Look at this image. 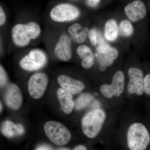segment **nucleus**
<instances>
[{"label":"nucleus","mask_w":150,"mask_h":150,"mask_svg":"<svg viewBox=\"0 0 150 150\" xmlns=\"http://www.w3.org/2000/svg\"><path fill=\"white\" fill-rule=\"evenodd\" d=\"M43 32L40 23L37 21L17 22L11 26L9 39L13 48L19 52L34 47L43 38Z\"/></svg>","instance_id":"obj_1"},{"label":"nucleus","mask_w":150,"mask_h":150,"mask_svg":"<svg viewBox=\"0 0 150 150\" xmlns=\"http://www.w3.org/2000/svg\"><path fill=\"white\" fill-rule=\"evenodd\" d=\"M46 26L43 38L50 57L59 62H69L72 58L73 42L67 33L66 26Z\"/></svg>","instance_id":"obj_2"},{"label":"nucleus","mask_w":150,"mask_h":150,"mask_svg":"<svg viewBox=\"0 0 150 150\" xmlns=\"http://www.w3.org/2000/svg\"><path fill=\"white\" fill-rule=\"evenodd\" d=\"M18 64L21 69L28 72H35L43 69L48 64L50 57L48 51L33 47L19 51Z\"/></svg>","instance_id":"obj_3"},{"label":"nucleus","mask_w":150,"mask_h":150,"mask_svg":"<svg viewBox=\"0 0 150 150\" xmlns=\"http://www.w3.org/2000/svg\"><path fill=\"white\" fill-rule=\"evenodd\" d=\"M80 11L76 6L69 3H62L54 7L50 11L49 18L51 22L48 25L65 26L77 19Z\"/></svg>","instance_id":"obj_4"},{"label":"nucleus","mask_w":150,"mask_h":150,"mask_svg":"<svg viewBox=\"0 0 150 150\" xmlns=\"http://www.w3.org/2000/svg\"><path fill=\"white\" fill-rule=\"evenodd\" d=\"M106 118V114L102 109L96 108L84 116L81 121L82 129L88 138H95L99 134Z\"/></svg>","instance_id":"obj_5"},{"label":"nucleus","mask_w":150,"mask_h":150,"mask_svg":"<svg viewBox=\"0 0 150 150\" xmlns=\"http://www.w3.org/2000/svg\"><path fill=\"white\" fill-rule=\"evenodd\" d=\"M150 142L147 129L141 123H133L127 132V142L131 150H145Z\"/></svg>","instance_id":"obj_6"},{"label":"nucleus","mask_w":150,"mask_h":150,"mask_svg":"<svg viewBox=\"0 0 150 150\" xmlns=\"http://www.w3.org/2000/svg\"><path fill=\"white\" fill-rule=\"evenodd\" d=\"M44 131L48 139L57 146L67 144L71 138L69 129L62 123L56 121L46 122L44 124Z\"/></svg>","instance_id":"obj_7"},{"label":"nucleus","mask_w":150,"mask_h":150,"mask_svg":"<svg viewBox=\"0 0 150 150\" xmlns=\"http://www.w3.org/2000/svg\"><path fill=\"white\" fill-rule=\"evenodd\" d=\"M96 57L100 64V69L104 71L106 67L112 64L117 59L118 52L117 49L104 42L100 33L98 32L97 43L96 47Z\"/></svg>","instance_id":"obj_8"},{"label":"nucleus","mask_w":150,"mask_h":150,"mask_svg":"<svg viewBox=\"0 0 150 150\" xmlns=\"http://www.w3.org/2000/svg\"><path fill=\"white\" fill-rule=\"evenodd\" d=\"M49 79L45 73L37 72L31 75L28 82L30 95L34 99L42 97L48 86Z\"/></svg>","instance_id":"obj_9"},{"label":"nucleus","mask_w":150,"mask_h":150,"mask_svg":"<svg viewBox=\"0 0 150 150\" xmlns=\"http://www.w3.org/2000/svg\"><path fill=\"white\" fill-rule=\"evenodd\" d=\"M124 88V74L123 72L119 71L113 76L111 84L103 85L100 87V91L103 96L110 98L113 96H120L123 92Z\"/></svg>","instance_id":"obj_10"},{"label":"nucleus","mask_w":150,"mask_h":150,"mask_svg":"<svg viewBox=\"0 0 150 150\" xmlns=\"http://www.w3.org/2000/svg\"><path fill=\"white\" fill-rule=\"evenodd\" d=\"M129 82L127 90L131 94L138 96L143 94L144 91V78L143 71L138 68H130L128 70Z\"/></svg>","instance_id":"obj_11"},{"label":"nucleus","mask_w":150,"mask_h":150,"mask_svg":"<svg viewBox=\"0 0 150 150\" xmlns=\"http://www.w3.org/2000/svg\"><path fill=\"white\" fill-rule=\"evenodd\" d=\"M4 99L9 107L15 110L19 109L22 103L23 98L18 87L13 83L7 85Z\"/></svg>","instance_id":"obj_12"},{"label":"nucleus","mask_w":150,"mask_h":150,"mask_svg":"<svg viewBox=\"0 0 150 150\" xmlns=\"http://www.w3.org/2000/svg\"><path fill=\"white\" fill-rule=\"evenodd\" d=\"M124 11L128 18L133 22L144 18L147 13L145 4L140 0H136L127 5L124 8Z\"/></svg>","instance_id":"obj_13"},{"label":"nucleus","mask_w":150,"mask_h":150,"mask_svg":"<svg viewBox=\"0 0 150 150\" xmlns=\"http://www.w3.org/2000/svg\"><path fill=\"white\" fill-rule=\"evenodd\" d=\"M57 82L61 88L72 94L79 93L85 87L84 83L81 81L66 75H59L57 78Z\"/></svg>","instance_id":"obj_14"},{"label":"nucleus","mask_w":150,"mask_h":150,"mask_svg":"<svg viewBox=\"0 0 150 150\" xmlns=\"http://www.w3.org/2000/svg\"><path fill=\"white\" fill-rule=\"evenodd\" d=\"M66 29L73 42L79 44L86 42L89 30L88 28L83 27L82 25L78 23L70 25Z\"/></svg>","instance_id":"obj_15"},{"label":"nucleus","mask_w":150,"mask_h":150,"mask_svg":"<svg viewBox=\"0 0 150 150\" xmlns=\"http://www.w3.org/2000/svg\"><path fill=\"white\" fill-rule=\"evenodd\" d=\"M57 96L62 110L66 114L71 113L75 105L72 94L59 88L57 91Z\"/></svg>","instance_id":"obj_16"},{"label":"nucleus","mask_w":150,"mask_h":150,"mask_svg":"<svg viewBox=\"0 0 150 150\" xmlns=\"http://www.w3.org/2000/svg\"><path fill=\"white\" fill-rule=\"evenodd\" d=\"M78 56L81 59V65L83 68L88 69L94 64L95 56L91 48L84 44L78 46L76 48Z\"/></svg>","instance_id":"obj_17"},{"label":"nucleus","mask_w":150,"mask_h":150,"mask_svg":"<svg viewBox=\"0 0 150 150\" xmlns=\"http://www.w3.org/2000/svg\"><path fill=\"white\" fill-rule=\"evenodd\" d=\"M24 129L20 124L15 125L9 121H6L3 124L1 128L3 134L8 138H11L15 136L21 135L23 133Z\"/></svg>","instance_id":"obj_18"},{"label":"nucleus","mask_w":150,"mask_h":150,"mask_svg":"<svg viewBox=\"0 0 150 150\" xmlns=\"http://www.w3.org/2000/svg\"><path fill=\"white\" fill-rule=\"evenodd\" d=\"M119 29L117 22L115 20L110 19L105 23L104 28L105 37L106 40L113 41L118 37Z\"/></svg>","instance_id":"obj_19"},{"label":"nucleus","mask_w":150,"mask_h":150,"mask_svg":"<svg viewBox=\"0 0 150 150\" xmlns=\"http://www.w3.org/2000/svg\"><path fill=\"white\" fill-rule=\"evenodd\" d=\"M119 33L124 37H129L133 34L134 29L130 21L124 20L120 23L119 27Z\"/></svg>","instance_id":"obj_20"},{"label":"nucleus","mask_w":150,"mask_h":150,"mask_svg":"<svg viewBox=\"0 0 150 150\" xmlns=\"http://www.w3.org/2000/svg\"><path fill=\"white\" fill-rule=\"evenodd\" d=\"M93 96L88 93H84L81 95L77 100L75 105L76 109L80 110L87 106L90 103L93 99Z\"/></svg>","instance_id":"obj_21"},{"label":"nucleus","mask_w":150,"mask_h":150,"mask_svg":"<svg viewBox=\"0 0 150 150\" xmlns=\"http://www.w3.org/2000/svg\"><path fill=\"white\" fill-rule=\"evenodd\" d=\"M8 77L2 65L0 66V86L2 88L7 86L8 83Z\"/></svg>","instance_id":"obj_22"},{"label":"nucleus","mask_w":150,"mask_h":150,"mask_svg":"<svg viewBox=\"0 0 150 150\" xmlns=\"http://www.w3.org/2000/svg\"><path fill=\"white\" fill-rule=\"evenodd\" d=\"M98 32L95 28H91L89 30L88 33V37L92 46L96 47L97 43Z\"/></svg>","instance_id":"obj_23"},{"label":"nucleus","mask_w":150,"mask_h":150,"mask_svg":"<svg viewBox=\"0 0 150 150\" xmlns=\"http://www.w3.org/2000/svg\"><path fill=\"white\" fill-rule=\"evenodd\" d=\"M7 17L2 7L0 6V27L1 30L6 27L7 24Z\"/></svg>","instance_id":"obj_24"},{"label":"nucleus","mask_w":150,"mask_h":150,"mask_svg":"<svg viewBox=\"0 0 150 150\" xmlns=\"http://www.w3.org/2000/svg\"><path fill=\"white\" fill-rule=\"evenodd\" d=\"M144 90L147 95H150V74L147 75L144 78Z\"/></svg>","instance_id":"obj_25"},{"label":"nucleus","mask_w":150,"mask_h":150,"mask_svg":"<svg viewBox=\"0 0 150 150\" xmlns=\"http://www.w3.org/2000/svg\"><path fill=\"white\" fill-rule=\"evenodd\" d=\"M35 150H51V148L48 146H41L38 147Z\"/></svg>","instance_id":"obj_26"},{"label":"nucleus","mask_w":150,"mask_h":150,"mask_svg":"<svg viewBox=\"0 0 150 150\" xmlns=\"http://www.w3.org/2000/svg\"><path fill=\"white\" fill-rule=\"evenodd\" d=\"M73 150H86V148L83 145H79Z\"/></svg>","instance_id":"obj_27"},{"label":"nucleus","mask_w":150,"mask_h":150,"mask_svg":"<svg viewBox=\"0 0 150 150\" xmlns=\"http://www.w3.org/2000/svg\"><path fill=\"white\" fill-rule=\"evenodd\" d=\"M1 108H2V107L1 106Z\"/></svg>","instance_id":"obj_28"},{"label":"nucleus","mask_w":150,"mask_h":150,"mask_svg":"<svg viewBox=\"0 0 150 150\" xmlns=\"http://www.w3.org/2000/svg\"><path fill=\"white\" fill-rule=\"evenodd\" d=\"M61 150H68L66 149H62Z\"/></svg>","instance_id":"obj_29"}]
</instances>
